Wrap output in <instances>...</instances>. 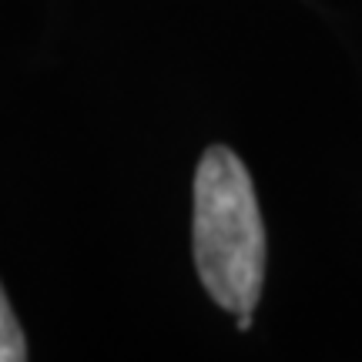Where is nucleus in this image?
Segmentation results:
<instances>
[{"instance_id": "1", "label": "nucleus", "mask_w": 362, "mask_h": 362, "mask_svg": "<svg viewBox=\"0 0 362 362\" xmlns=\"http://www.w3.org/2000/svg\"><path fill=\"white\" fill-rule=\"evenodd\" d=\"M194 269L215 305L245 315L265 282V225L245 165L215 144L194 175Z\"/></svg>"}, {"instance_id": "2", "label": "nucleus", "mask_w": 362, "mask_h": 362, "mask_svg": "<svg viewBox=\"0 0 362 362\" xmlns=\"http://www.w3.org/2000/svg\"><path fill=\"white\" fill-rule=\"evenodd\" d=\"M27 359V339L17 325L11 302L0 288V362H24Z\"/></svg>"}]
</instances>
